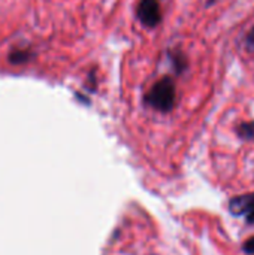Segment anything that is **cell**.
Masks as SVG:
<instances>
[{
    "label": "cell",
    "mask_w": 254,
    "mask_h": 255,
    "mask_svg": "<svg viewBox=\"0 0 254 255\" xmlns=\"http://www.w3.org/2000/svg\"><path fill=\"white\" fill-rule=\"evenodd\" d=\"M144 100L150 108H153L159 112H163V114L171 112L177 102V88H175L174 79L169 76L159 79L148 90Z\"/></svg>",
    "instance_id": "obj_1"
},
{
    "label": "cell",
    "mask_w": 254,
    "mask_h": 255,
    "mask_svg": "<svg viewBox=\"0 0 254 255\" xmlns=\"http://www.w3.org/2000/svg\"><path fill=\"white\" fill-rule=\"evenodd\" d=\"M136 16L142 25L154 28L162 22V7L159 0H139L136 6Z\"/></svg>",
    "instance_id": "obj_2"
},
{
    "label": "cell",
    "mask_w": 254,
    "mask_h": 255,
    "mask_svg": "<svg viewBox=\"0 0 254 255\" xmlns=\"http://www.w3.org/2000/svg\"><path fill=\"white\" fill-rule=\"evenodd\" d=\"M229 211L237 217H244L249 224H254V193L232 199Z\"/></svg>",
    "instance_id": "obj_3"
},
{
    "label": "cell",
    "mask_w": 254,
    "mask_h": 255,
    "mask_svg": "<svg viewBox=\"0 0 254 255\" xmlns=\"http://www.w3.org/2000/svg\"><path fill=\"white\" fill-rule=\"evenodd\" d=\"M31 58V52L24 48H15L9 52V61L12 64H22Z\"/></svg>",
    "instance_id": "obj_4"
},
{
    "label": "cell",
    "mask_w": 254,
    "mask_h": 255,
    "mask_svg": "<svg viewBox=\"0 0 254 255\" xmlns=\"http://www.w3.org/2000/svg\"><path fill=\"white\" fill-rule=\"evenodd\" d=\"M169 57L177 73H183L187 69V58L181 51H169Z\"/></svg>",
    "instance_id": "obj_5"
},
{
    "label": "cell",
    "mask_w": 254,
    "mask_h": 255,
    "mask_svg": "<svg viewBox=\"0 0 254 255\" xmlns=\"http://www.w3.org/2000/svg\"><path fill=\"white\" fill-rule=\"evenodd\" d=\"M237 133L241 139L249 140V142H254V121H249V123H241L237 128Z\"/></svg>",
    "instance_id": "obj_6"
},
{
    "label": "cell",
    "mask_w": 254,
    "mask_h": 255,
    "mask_svg": "<svg viewBox=\"0 0 254 255\" xmlns=\"http://www.w3.org/2000/svg\"><path fill=\"white\" fill-rule=\"evenodd\" d=\"M244 251H246L247 254H254V238L249 239V241L244 244Z\"/></svg>",
    "instance_id": "obj_7"
},
{
    "label": "cell",
    "mask_w": 254,
    "mask_h": 255,
    "mask_svg": "<svg viewBox=\"0 0 254 255\" xmlns=\"http://www.w3.org/2000/svg\"><path fill=\"white\" fill-rule=\"evenodd\" d=\"M247 43L250 46H254V27L250 30V33L247 34Z\"/></svg>",
    "instance_id": "obj_8"
}]
</instances>
